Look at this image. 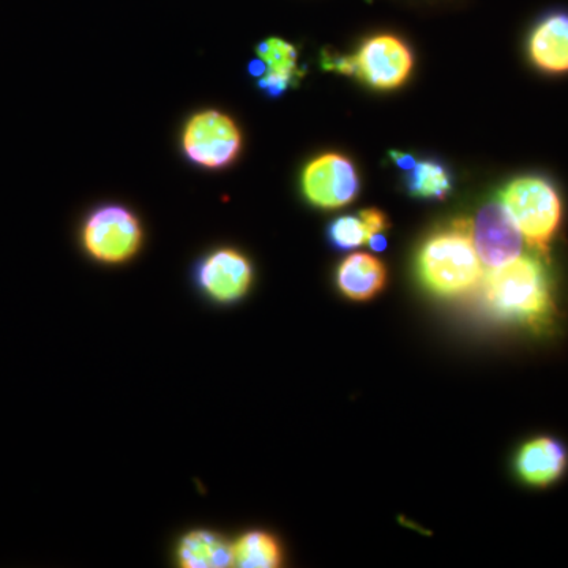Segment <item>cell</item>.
Returning a JSON list of instances; mask_svg holds the SVG:
<instances>
[{"instance_id":"ac0fdd59","label":"cell","mask_w":568,"mask_h":568,"mask_svg":"<svg viewBox=\"0 0 568 568\" xmlns=\"http://www.w3.org/2000/svg\"><path fill=\"white\" fill-rule=\"evenodd\" d=\"M390 156L394 159L396 166L402 168V170L405 171H409L410 168L417 163L416 159H414L413 155H409V153L392 152Z\"/></svg>"},{"instance_id":"277c9868","label":"cell","mask_w":568,"mask_h":568,"mask_svg":"<svg viewBox=\"0 0 568 568\" xmlns=\"http://www.w3.org/2000/svg\"><path fill=\"white\" fill-rule=\"evenodd\" d=\"M81 242L92 260L106 265L125 264L140 253L144 230L130 209L108 204L85 219Z\"/></svg>"},{"instance_id":"8fae6325","label":"cell","mask_w":568,"mask_h":568,"mask_svg":"<svg viewBox=\"0 0 568 568\" xmlns=\"http://www.w3.org/2000/svg\"><path fill=\"white\" fill-rule=\"evenodd\" d=\"M568 467L567 447L555 437L530 439L519 448L515 469L518 477L530 487L545 488L556 484Z\"/></svg>"},{"instance_id":"2e32d148","label":"cell","mask_w":568,"mask_h":568,"mask_svg":"<svg viewBox=\"0 0 568 568\" xmlns=\"http://www.w3.org/2000/svg\"><path fill=\"white\" fill-rule=\"evenodd\" d=\"M406 189L418 200H446L454 190V178L437 160H422L407 171Z\"/></svg>"},{"instance_id":"ba28073f","label":"cell","mask_w":568,"mask_h":568,"mask_svg":"<svg viewBox=\"0 0 568 568\" xmlns=\"http://www.w3.org/2000/svg\"><path fill=\"white\" fill-rule=\"evenodd\" d=\"M194 280L201 293L220 305H231L244 298L253 284V265L244 253L219 248L197 264Z\"/></svg>"},{"instance_id":"52a82bcc","label":"cell","mask_w":568,"mask_h":568,"mask_svg":"<svg viewBox=\"0 0 568 568\" xmlns=\"http://www.w3.org/2000/svg\"><path fill=\"white\" fill-rule=\"evenodd\" d=\"M302 192L310 204L324 211L345 207L361 193L357 168L342 153H324L306 164Z\"/></svg>"},{"instance_id":"9a60e30c","label":"cell","mask_w":568,"mask_h":568,"mask_svg":"<svg viewBox=\"0 0 568 568\" xmlns=\"http://www.w3.org/2000/svg\"><path fill=\"white\" fill-rule=\"evenodd\" d=\"M280 541L263 530L244 534L233 545V566L242 568H275L282 566Z\"/></svg>"},{"instance_id":"7a4b0ae2","label":"cell","mask_w":568,"mask_h":568,"mask_svg":"<svg viewBox=\"0 0 568 568\" xmlns=\"http://www.w3.org/2000/svg\"><path fill=\"white\" fill-rule=\"evenodd\" d=\"M481 261L473 241V224L457 220L452 227L433 234L417 254V275L429 293L458 297L480 283Z\"/></svg>"},{"instance_id":"5b68a950","label":"cell","mask_w":568,"mask_h":568,"mask_svg":"<svg viewBox=\"0 0 568 568\" xmlns=\"http://www.w3.org/2000/svg\"><path fill=\"white\" fill-rule=\"evenodd\" d=\"M182 149L186 159L196 166L223 170L241 155V129L223 112H197L183 129Z\"/></svg>"},{"instance_id":"8992f818","label":"cell","mask_w":568,"mask_h":568,"mask_svg":"<svg viewBox=\"0 0 568 568\" xmlns=\"http://www.w3.org/2000/svg\"><path fill=\"white\" fill-rule=\"evenodd\" d=\"M353 77L375 91H394L402 88L414 69L409 47L395 36L372 37L365 40L353 55Z\"/></svg>"},{"instance_id":"9c48e42d","label":"cell","mask_w":568,"mask_h":568,"mask_svg":"<svg viewBox=\"0 0 568 568\" xmlns=\"http://www.w3.org/2000/svg\"><path fill=\"white\" fill-rule=\"evenodd\" d=\"M473 241L478 257L489 268L517 260L525 244L517 223L503 203H489L478 212L473 226Z\"/></svg>"},{"instance_id":"3957f363","label":"cell","mask_w":568,"mask_h":568,"mask_svg":"<svg viewBox=\"0 0 568 568\" xmlns=\"http://www.w3.org/2000/svg\"><path fill=\"white\" fill-rule=\"evenodd\" d=\"M499 197L529 248L548 257L564 222V201L555 182L545 175H519L504 186Z\"/></svg>"},{"instance_id":"5bb4252c","label":"cell","mask_w":568,"mask_h":568,"mask_svg":"<svg viewBox=\"0 0 568 568\" xmlns=\"http://www.w3.org/2000/svg\"><path fill=\"white\" fill-rule=\"evenodd\" d=\"M175 558L185 568H222L233 566V545L219 534L196 529L185 534L178 544Z\"/></svg>"},{"instance_id":"30bf717a","label":"cell","mask_w":568,"mask_h":568,"mask_svg":"<svg viewBox=\"0 0 568 568\" xmlns=\"http://www.w3.org/2000/svg\"><path fill=\"white\" fill-rule=\"evenodd\" d=\"M530 65L545 77L568 74V11H552L534 26L526 43Z\"/></svg>"},{"instance_id":"7c38bea8","label":"cell","mask_w":568,"mask_h":568,"mask_svg":"<svg viewBox=\"0 0 568 568\" xmlns=\"http://www.w3.org/2000/svg\"><path fill=\"white\" fill-rule=\"evenodd\" d=\"M257 59L264 63L265 71L257 80L261 91L271 99H278L301 80L302 71L297 65V50L290 41L267 39L257 44Z\"/></svg>"},{"instance_id":"e0dca14e","label":"cell","mask_w":568,"mask_h":568,"mask_svg":"<svg viewBox=\"0 0 568 568\" xmlns=\"http://www.w3.org/2000/svg\"><path fill=\"white\" fill-rule=\"evenodd\" d=\"M328 242L336 250H353L368 244L372 230L362 213L345 215L334 220L327 231Z\"/></svg>"},{"instance_id":"4fadbf2b","label":"cell","mask_w":568,"mask_h":568,"mask_svg":"<svg viewBox=\"0 0 568 568\" xmlns=\"http://www.w3.org/2000/svg\"><path fill=\"white\" fill-rule=\"evenodd\" d=\"M386 283V265L372 254H351L336 272V284L351 301H369L384 290Z\"/></svg>"},{"instance_id":"6da1fadb","label":"cell","mask_w":568,"mask_h":568,"mask_svg":"<svg viewBox=\"0 0 568 568\" xmlns=\"http://www.w3.org/2000/svg\"><path fill=\"white\" fill-rule=\"evenodd\" d=\"M484 304L497 320L544 332L556 323V284L547 257L518 256L491 268L481 284Z\"/></svg>"}]
</instances>
